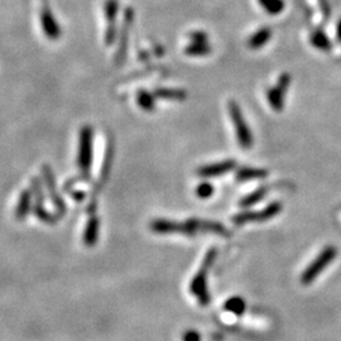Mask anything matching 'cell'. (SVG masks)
<instances>
[{
    "label": "cell",
    "instance_id": "obj_14",
    "mask_svg": "<svg viewBox=\"0 0 341 341\" xmlns=\"http://www.w3.org/2000/svg\"><path fill=\"white\" fill-rule=\"evenodd\" d=\"M285 93L283 90H280L277 85L274 87L269 88L267 92V98H268V103H269L270 108L275 111H280L283 109V105H284V96Z\"/></svg>",
    "mask_w": 341,
    "mask_h": 341
},
{
    "label": "cell",
    "instance_id": "obj_19",
    "mask_svg": "<svg viewBox=\"0 0 341 341\" xmlns=\"http://www.w3.org/2000/svg\"><path fill=\"white\" fill-rule=\"evenodd\" d=\"M211 52V47L206 43H193L187 48V53L193 56H205Z\"/></svg>",
    "mask_w": 341,
    "mask_h": 341
},
{
    "label": "cell",
    "instance_id": "obj_15",
    "mask_svg": "<svg viewBox=\"0 0 341 341\" xmlns=\"http://www.w3.org/2000/svg\"><path fill=\"white\" fill-rule=\"evenodd\" d=\"M268 191H269V187L268 186H262L259 188H257L255 191H253L252 193H249L248 196L242 197L241 200L239 201V206L240 207H250L253 205L258 204L259 201H262L265 196H267Z\"/></svg>",
    "mask_w": 341,
    "mask_h": 341
},
{
    "label": "cell",
    "instance_id": "obj_8",
    "mask_svg": "<svg viewBox=\"0 0 341 341\" xmlns=\"http://www.w3.org/2000/svg\"><path fill=\"white\" fill-rule=\"evenodd\" d=\"M42 173H43V178H44L45 184H47L48 192H50V197L52 200V204L56 206V210H57L58 216L61 215H65L66 212V205L65 201L62 200V197L60 196V193L57 192V188H56V182H55V177H53L52 171L48 166H43L42 167Z\"/></svg>",
    "mask_w": 341,
    "mask_h": 341
},
{
    "label": "cell",
    "instance_id": "obj_9",
    "mask_svg": "<svg viewBox=\"0 0 341 341\" xmlns=\"http://www.w3.org/2000/svg\"><path fill=\"white\" fill-rule=\"evenodd\" d=\"M236 166V162L234 159H226V161L219 162V163H212V164H206V166H202L197 169V174L200 177H219L222 174L229 173L230 171L235 168Z\"/></svg>",
    "mask_w": 341,
    "mask_h": 341
},
{
    "label": "cell",
    "instance_id": "obj_16",
    "mask_svg": "<svg viewBox=\"0 0 341 341\" xmlns=\"http://www.w3.org/2000/svg\"><path fill=\"white\" fill-rule=\"evenodd\" d=\"M311 43H312L313 47H316L317 50L323 51V52H327L331 50V42L328 39V37L326 35V33L322 29H316L311 33Z\"/></svg>",
    "mask_w": 341,
    "mask_h": 341
},
{
    "label": "cell",
    "instance_id": "obj_17",
    "mask_svg": "<svg viewBox=\"0 0 341 341\" xmlns=\"http://www.w3.org/2000/svg\"><path fill=\"white\" fill-rule=\"evenodd\" d=\"M224 308L227 312L234 313V315L236 316H241L242 313L245 312V310H247V303H245V301L242 300L241 297L235 296V297L229 298V300L225 302Z\"/></svg>",
    "mask_w": 341,
    "mask_h": 341
},
{
    "label": "cell",
    "instance_id": "obj_5",
    "mask_svg": "<svg viewBox=\"0 0 341 341\" xmlns=\"http://www.w3.org/2000/svg\"><path fill=\"white\" fill-rule=\"evenodd\" d=\"M283 209V205L280 201H273L270 202L268 206L264 209L259 210V211H245L240 212V214L235 215L232 217V222L236 226H241V225L249 224V222H263L267 220L273 219L277 216Z\"/></svg>",
    "mask_w": 341,
    "mask_h": 341
},
{
    "label": "cell",
    "instance_id": "obj_20",
    "mask_svg": "<svg viewBox=\"0 0 341 341\" xmlns=\"http://www.w3.org/2000/svg\"><path fill=\"white\" fill-rule=\"evenodd\" d=\"M214 193V186L211 183H207V182H202L197 186L196 188V194L200 199H209Z\"/></svg>",
    "mask_w": 341,
    "mask_h": 341
},
{
    "label": "cell",
    "instance_id": "obj_1",
    "mask_svg": "<svg viewBox=\"0 0 341 341\" xmlns=\"http://www.w3.org/2000/svg\"><path fill=\"white\" fill-rule=\"evenodd\" d=\"M149 227L156 234H181L186 236H196L199 234H214L222 237L231 235L221 222L202 219H188L186 221H172L167 219L152 220Z\"/></svg>",
    "mask_w": 341,
    "mask_h": 341
},
{
    "label": "cell",
    "instance_id": "obj_21",
    "mask_svg": "<svg viewBox=\"0 0 341 341\" xmlns=\"http://www.w3.org/2000/svg\"><path fill=\"white\" fill-rule=\"evenodd\" d=\"M182 341H201V336L196 330H186L182 335Z\"/></svg>",
    "mask_w": 341,
    "mask_h": 341
},
{
    "label": "cell",
    "instance_id": "obj_22",
    "mask_svg": "<svg viewBox=\"0 0 341 341\" xmlns=\"http://www.w3.org/2000/svg\"><path fill=\"white\" fill-rule=\"evenodd\" d=\"M336 39L341 43V19L338 20L337 25H336Z\"/></svg>",
    "mask_w": 341,
    "mask_h": 341
},
{
    "label": "cell",
    "instance_id": "obj_3",
    "mask_svg": "<svg viewBox=\"0 0 341 341\" xmlns=\"http://www.w3.org/2000/svg\"><path fill=\"white\" fill-rule=\"evenodd\" d=\"M337 257V249L332 245H327V247L323 248L320 252V254L317 255V258L311 262V264L306 268L305 270L301 274V283L303 285H308L321 274L323 269L326 267L330 265V263L332 262L335 258Z\"/></svg>",
    "mask_w": 341,
    "mask_h": 341
},
{
    "label": "cell",
    "instance_id": "obj_11",
    "mask_svg": "<svg viewBox=\"0 0 341 341\" xmlns=\"http://www.w3.org/2000/svg\"><path fill=\"white\" fill-rule=\"evenodd\" d=\"M268 176L267 169L254 168V167H242L236 172V179L239 182L250 181V179H260L265 178Z\"/></svg>",
    "mask_w": 341,
    "mask_h": 341
},
{
    "label": "cell",
    "instance_id": "obj_18",
    "mask_svg": "<svg viewBox=\"0 0 341 341\" xmlns=\"http://www.w3.org/2000/svg\"><path fill=\"white\" fill-rule=\"evenodd\" d=\"M260 7L270 15H277L283 12L285 4L283 0H258Z\"/></svg>",
    "mask_w": 341,
    "mask_h": 341
},
{
    "label": "cell",
    "instance_id": "obj_7",
    "mask_svg": "<svg viewBox=\"0 0 341 341\" xmlns=\"http://www.w3.org/2000/svg\"><path fill=\"white\" fill-rule=\"evenodd\" d=\"M32 189H33V196H34L35 202L34 206H33V214L38 217L39 220L44 221L45 224H55V221L57 220V216H55L51 212L45 211L44 206H43L42 202V188H40V183L38 181V178L32 179Z\"/></svg>",
    "mask_w": 341,
    "mask_h": 341
},
{
    "label": "cell",
    "instance_id": "obj_2",
    "mask_svg": "<svg viewBox=\"0 0 341 341\" xmlns=\"http://www.w3.org/2000/svg\"><path fill=\"white\" fill-rule=\"evenodd\" d=\"M217 257V250L215 248L210 249L205 255L202 264L200 269L197 270L196 275L192 278L191 283H189V292L192 296L197 298L200 305L202 307H206L210 303V293L209 288H207V277H209V270L211 268L212 263L215 262Z\"/></svg>",
    "mask_w": 341,
    "mask_h": 341
},
{
    "label": "cell",
    "instance_id": "obj_12",
    "mask_svg": "<svg viewBox=\"0 0 341 341\" xmlns=\"http://www.w3.org/2000/svg\"><path fill=\"white\" fill-rule=\"evenodd\" d=\"M32 192L29 189H24L22 191L19 196V201H18L17 209H15V216L18 220H23L27 217V215L29 214L30 207H32Z\"/></svg>",
    "mask_w": 341,
    "mask_h": 341
},
{
    "label": "cell",
    "instance_id": "obj_4",
    "mask_svg": "<svg viewBox=\"0 0 341 341\" xmlns=\"http://www.w3.org/2000/svg\"><path fill=\"white\" fill-rule=\"evenodd\" d=\"M227 109H229V115L232 121V125L235 128V133H236L239 145L244 149H249L253 145V135L252 131H250V128L248 126L247 121H245L244 116H242L241 109L237 105L236 101L234 100L229 101Z\"/></svg>",
    "mask_w": 341,
    "mask_h": 341
},
{
    "label": "cell",
    "instance_id": "obj_13",
    "mask_svg": "<svg viewBox=\"0 0 341 341\" xmlns=\"http://www.w3.org/2000/svg\"><path fill=\"white\" fill-rule=\"evenodd\" d=\"M270 37H272V29H270L269 27H263L249 38L248 45H249L252 50H258V48L267 44L268 40L270 39Z\"/></svg>",
    "mask_w": 341,
    "mask_h": 341
},
{
    "label": "cell",
    "instance_id": "obj_10",
    "mask_svg": "<svg viewBox=\"0 0 341 341\" xmlns=\"http://www.w3.org/2000/svg\"><path fill=\"white\" fill-rule=\"evenodd\" d=\"M99 237V219L96 216H91L83 232V242L86 247H93Z\"/></svg>",
    "mask_w": 341,
    "mask_h": 341
},
{
    "label": "cell",
    "instance_id": "obj_6",
    "mask_svg": "<svg viewBox=\"0 0 341 341\" xmlns=\"http://www.w3.org/2000/svg\"><path fill=\"white\" fill-rule=\"evenodd\" d=\"M92 163V143H91L90 129H83L81 133L80 148H78L77 164L81 172V178L90 179V169Z\"/></svg>",
    "mask_w": 341,
    "mask_h": 341
}]
</instances>
